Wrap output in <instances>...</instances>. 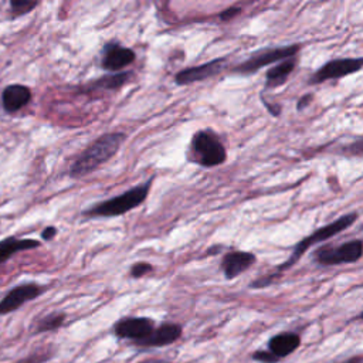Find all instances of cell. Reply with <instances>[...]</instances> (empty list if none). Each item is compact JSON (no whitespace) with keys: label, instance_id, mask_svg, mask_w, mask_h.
Returning a JSON list of instances; mask_svg holds the SVG:
<instances>
[{"label":"cell","instance_id":"cell-1","mask_svg":"<svg viewBox=\"0 0 363 363\" xmlns=\"http://www.w3.org/2000/svg\"><path fill=\"white\" fill-rule=\"evenodd\" d=\"M125 139L126 135L122 132H111L102 135L76 159L70 167V177L81 179L97 170L119 150Z\"/></svg>","mask_w":363,"mask_h":363},{"label":"cell","instance_id":"cell-2","mask_svg":"<svg viewBox=\"0 0 363 363\" xmlns=\"http://www.w3.org/2000/svg\"><path fill=\"white\" fill-rule=\"evenodd\" d=\"M152 182H153V177H150L148 182H145V184L126 191L121 196L101 202V203L84 210L83 216L85 219L122 216V215L139 208L146 201L150 186H152Z\"/></svg>","mask_w":363,"mask_h":363},{"label":"cell","instance_id":"cell-3","mask_svg":"<svg viewBox=\"0 0 363 363\" xmlns=\"http://www.w3.org/2000/svg\"><path fill=\"white\" fill-rule=\"evenodd\" d=\"M357 220V215L356 213H349V215H345L342 216L340 219H336L335 222L318 229L316 232H314L311 236H307L305 239H302L295 247H294V251L291 254V257L278 267V273L282 274V271L288 270L290 267H292L294 264L298 263V260L315 244L318 243H322L328 239H332L333 236L345 232L347 227H350Z\"/></svg>","mask_w":363,"mask_h":363},{"label":"cell","instance_id":"cell-4","mask_svg":"<svg viewBox=\"0 0 363 363\" xmlns=\"http://www.w3.org/2000/svg\"><path fill=\"white\" fill-rule=\"evenodd\" d=\"M192 160L203 167H215L226 162L227 152L220 138L209 129L199 131L195 133L192 143Z\"/></svg>","mask_w":363,"mask_h":363},{"label":"cell","instance_id":"cell-5","mask_svg":"<svg viewBox=\"0 0 363 363\" xmlns=\"http://www.w3.org/2000/svg\"><path fill=\"white\" fill-rule=\"evenodd\" d=\"M299 52V44H290L284 47H277V49H266L261 50L256 54H253L250 59L239 64L233 71L237 74L243 76H250L257 73L260 69L266 66H271L275 63H281L290 59H294L297 53Z\"/></svg>","mask_w":363,"mask_h":363},{"label":"cell","instance_id":"cell-6","mask_svg":"<svg viewBox=\"0 0 363 363\" xmlns=\"http://www.w3.org/2000/svg\"><path fill=\"white\" fill-rule=\"evenodd\" d=\"M363 256V242L352 240L339 246H325L315 251L314 260L321 266L352 264Z\"/></svg>","mask_w":363,"mask_h":363},{"label":"cell","instance_id":"cell-7","mask_svg":"<svg viewBox=\"0 0 363 363\" xmlns=\"http://www.w3.org/2000/svg\"><path fill=\"white\" fill-rule=\"evenodd\" d=\"M363 69V59H338L323 64L311 78V85H318L329 80L343 78L359 73Z\"/></svg>","mask_w":363,"mask_h":363},{"label":"cell","instance_id":"cell-8","mask_svg":"<svg viewBox=\"0 0 363 363\" xmlns=\"http://www.w3.org/2000/svg\"><path fill=\"white\" fill-rule=\"evenodd\" d=\"M155 331V322L149 318L132 316L118 321L114 326V332L121 339H131L135 343L145 340Z\"/></svg>","mask_w":363,"mask_h":363},{"label":"cell","instance_id":"cell-9","mask_svg":"<svg viewBox=\"0 0 363 363\" xmlns=\"http://www.w3.org/2000/svg\"><path fill=\"white\" fill-rule=\"evenodd\" d=\"M44 292V288L36 282L22 284L9 291L5 298L0 301V315H8L29 301L39 298Z\"/></svg>","mask_w":363,"mask_h":363},{"label":"cell","instance_id":"cell-10","mask_svg":"<svg viewBox=\"0 0 363 363\" xmlns=\"http://www.w3.org/2000/svg\"><path fill=\"white\" fill-rule=\"evenodd\" d=\"M225 64H226V59H216V60L205 63L202 66L185 69L174 76V83L177 85H189L194 83L205 81V80L222 73V70L225 69Z\"/></svg>","mask_w":363,"mask_h":363},{"label":"cell","instance_id":"cell-11","mask_svg":"<svg viewBox=\"0 0 363 363\" xmlns=\"http://www.w3.org/2000/svg\"><path fill=\"white\" fill-rule=\"evenodd\" d=\"M136 59L132 49L124 47L121 43H108L102 52L101 66L107 71L121 73L125 67L131 66Z\"/></svg>","mask_w":363,"mask_h":363},{"label":"cell","instance_id":"cell-12","mask_svg":"<svg viewBox=\"0 0 363 363\" xmlns=\"http://www.w3.org/2000/svg\"><path fill=\"white\" fill-rule=\"evenodd\" d=\"M257 261L256 256L249 251H232L223 257L222 271L227 280H233L247 271Z\"/></svg>","mask_w":363,"mask_h":363},{"label":"cell","instance_id":"cell-13","mask_svg":"<svg viewBox=\"0 0 363 363\" xmlns=\"http://www.w3.org/2000/svg\"><path fill=\"white\" fill-rule=\"evenodd\" d=\"M30 101H32V90L22 84L8 85L2 93V105L8 114L20 111Z\"/></svg>","mask_w":363,"mask_h":363},{"label":"cell","instance_id":"cell-14","mask_svg":"<svg viewBox=\"0 0 363 363\" xmlns=\"http://www.w3.org/2000/svg\"><path fill=\"white\" fill-rule=\"evenodd\" d=\"M182 335V326L177 323H162L142 342L136 343L143 347H159L176 342Z\"/></svg>","mask_w":363,"mask_h":363},{"label":"cell","instance_id":"cell-15","mask_svg":"<svg viewBox=\"0 0 363 363\" xmlns=\"http://www.w3.org/2000/svg\"><path fill=\"white\" fill-rule=\"evenodd\" d=\"M299 345H301L299 335L292 332H284L270 339L268 350L273 352L278 359H281V357H287L294 350H297Z\"/></svg>","mask_w":363,"mask_h":363},{"label":"cell","instance_id":"cell-16","mask_svg":"<svg viewBox=\"0 0 363 363\" xmlns=\"http://www.w3.org/2000/svg\"><path fill=\"white\" fill-rule=\"evenodd\" d=\"M40 246H42V243L39 240L9 237L4 242H0V264L6 263L11 257H13L18 253H22L26 250H33Z\"/></svg>","mask_w":363,"mask_h":363},{"label":"cell","instance_id":"cell-17","mask_svg":"<svg viewBox=\"0 0 363 363\" xmlns=\"http://www.w3.org/2000/svg\"><path fill=\"white\" fill-rule=\"evenodd\" d=\"M132 77V74L129 71H121V73H115V74H109V76H104L93 83H90L88 85L84 87V93H94V91H114V90H119L121 87H124L129 78Z\"/></svg>","mask_w":363,"mask_h":363},{"label":"cell","instance_id":"cell-18","mask_svg":"<svg viewBox=\"0 0 363 363\" xmlns=\"http://www.w3.org/2000/svg\"><path fill=\"white\" fill-rule=\"evenodd\" d=\"M297 61L294 59L281 61L271 67L266 74V87L267 88H277L287 83L290 76L294 73Z\"/></svg>","mask_w":363,"mask_h":363},{"label":"cell","instance_id":"cell-19","mask_svg":"<svg viewBox=\"0 0 363 363\" xmlns=\"http://www.w3.org/2000/svg\"><path fill=\"white\" fill-rule=\"evenodd\" d=\"M66 322V315L64 314H52L44 316L39 325H37V332H50V331H56L60 326H63V323Z\"/></svg>","mask_w":363,"mask_h":363},{"label":"cell","instance_id":"cell-20","mask_svg":"<svg viewBox=\"0 0 363 363\" xmlns=\"http://www.w3.org/2000/svg\"><path fill=\"white\" fill-rule=\"evenodd\" d=\"M9 5H11L12 18L16 19L30 13L35 8L39 6V2H30V0H12Z\"/></svg>","mask_w":363,"mask_h":363},{"label":"cell","instance_id":"cell-21","mask_svg":"<svg viewBox=\"0 0 363 363\" xmlns=\"http://www.w3.org/2000/svg\"><path fill=\"white\" fill-rule=\"evenodd\" d=\"M52 356H53V352H50V350H47V352L39 350V352H35V353L26 356L25 359H22L16 363H44L49 359H52Z\"/></svg>","mask_w":363,"mask_h":363},{"label":"cell","instance_id":"cell-22","mask_svg":"<svg viewBox=\"0 0 363 363\" xmlns=\"http://www.w3.org/2000/svg\"><path fill=\"white\" fill-rule=\"evenodd\" d=\"M153 270V266L149 264V263H145V261H141V263H136L132 266L131 268V275L133 278H142L145 277L146 274H149L150 271Z\"/></svg>","mask_w":363,"mask_h":363},{"label":"cell","instance_id":"cell-23","mask_svg":"<svg viewBox=\"0 0 363 363\" xmlns=\"http://www.w3.org/2000/svg\"><path fill=\"white\" fill-rule=\"evenodd\" d=\"M253 359L254 360H258V362H263V363H275L278 362L280 359L270 350H258L253 355Z\"/></svg>","mask_w":363,"mask_h":363},{"label":"cell","instance_id":"cell-24","mask_svg":"<svg viewBox=\"0 0 363 363\" xmlns=\"http://www.w3.org/2000/svg\"><path fill=\"white\" fill-rule=\"evenodd\" d=\"M342 152L346 153V155H349V156H362V155H363V139H360V141H357V142H353V143L345 146V148L342 149Z\"/></svg>","mask_w":363,"mask_h":363},{"label":"cell","instance_id":"cell-25","mask_svg":"<svg viewBox=\"0 0 363 363\" xmlns=\"http://www.w3.org/2000/svg\"><path fill=\"white\" fill-rule=\"evenodd\" d=\"M280 275H281V274L277 271L275 274H270V275H267V277H264V278H260V280H257V281H254V282L251 284V288H264V287H268V285H271Z\"/></svg>","mask_w":363,"mask_h":363},{"label":"cell","instance_id":"cell-26","mask_svg":"<svg viewBox=\"0 0 363 363\" xmlns=\"http://www.w3.org/2000/svg\"><path fill=\"white\" fill-rule=\"evenodd\" d=\"M240 12H242L240 8H229V9H226L225 12L220 13V19H222L223 22H229V20H232L233 18L239 16Z\"/></svg>","mask_w":363,"mask_h":363},{"label":"cell","instance_id":"cell-27","mask_svg":"<svg viewBox=\"0 0 363 363\" xmlns=\"http://www.w3.org/2000/svg\"><path fill=\"white\" fill-rule=\"evenodd\" d=\"M312 98H314L312 94H305V95H302V97L298 100V102H297V109H298V111L305 109V108L311 104Z\"/></svg>","mask_w":363,"mask_h":363},{"label":"cell","instance_id":"cell-28","mask_svg":"<svg viewBox=\"0 0 363 363\" xmlns=\"http://www.w3.org/2000/svg\"><path fill=\"white\" fill-rule=\"evenodd\" d=\"M56 236H57V229H56V227H53V226L46 227V229L43 230V233H42V239H43V240H46V242L53 240Z\"/></svg>","mask_w":363,"mask_h":363},{"label":"cell","instance_id":"cell-29","mask_svg":"<svg viewBox=\"0 0 363 363\" xmlns=\"http://www.w3.org/2000/svg\"><path fill=\"white\" fill-rule=\"evenodd\" d=\"M362 360H363V357H360V356H356V357H352V359L346 360L345 363H362Z\"/></svg>","mask_w":363,"mask_h":363},{"label":"cell","instance_id":"cell-30","mask_svg":"<svg viewBox=\"0 0 363 363\" xmlns=\"http://www.w3.org/2000/svg\"><path fill=\"white\" fill-rule=\"evenodd\" d=\"M145 363H167V362H145Z\"/></svg>","mask_w":363,"mask_h":363},{"label":"cell","instance_id":"cell-31","mask_svg":"<svg viewBox=\"0 0 363 363\" xmlns=\"http://www.w3.org/2000/svg\"><path fill=\"white\" fill-rule=\"evenodd\" d=\"M360 318H362V319H363V312H362V314H360Z\"/></svg>","mask_w":363,"mask_h":363},{"label":"cell","instance_id":"cell-32","mask_svg":"<svg viewBox=\"0 0 363 363\" xmlns=\"http://www.w3.org/2000/svg\"><path fill=\"white\" fill-rule=\"evenodd\" d=\"M362 229H363V227H362Z\"/></svg>","mask_w":363,"mask_h":363}]
</instances>
